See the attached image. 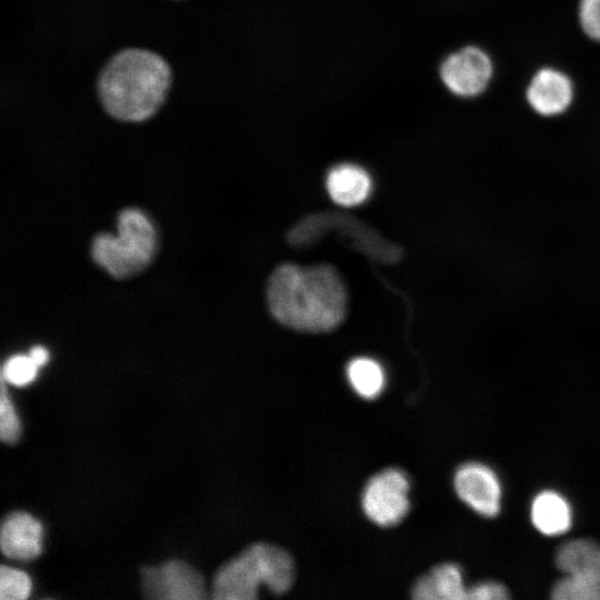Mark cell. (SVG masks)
Masks as SVG:
<instances>
[{
	"label": "cell",
	"instance_id": "cell-1",
	"mask_svg": "<svg viewBox=\"0 0 600 600\" xmlns=\"http://www.w3.org/2000/svg\"><path fill=\"white\" fill-rule=\"evenodd\" d=\"M267 292L273 317L296 330L330 331L347 313L346 287L336 269L328 264L280 266L271 274Z\"/></svg>",
	"mask_w": 600,
	"mask_h": 600
},
{
	"label": "cell",
	"instance_id": "cell-2",
	"mask_svg": "<svg viewBox=\"0 0 600 600\" xmlns=\"http://www.w3.org/2000/svg\"><path fill=\"white\" fill-rule=\"evenodd\" d=\"M171 80V68L159 53L142 48L121 49L99 71L98 99L111 118L142 122L160 110Z\"/></svg>",
	"mask_w": 600,
	"mask_h": 600
},
{
	"label": "cell",
	"instance_id": "cell-3",
	"mask_svg": "<svg viewBox=\"0 0 600 600\" xmlns=\"http://www.w3.org/2000/svg\"><path fill=\"white\" fill-rule=\"evenodd\" d=\"M294 562L283 548L257 542L223 563L212 581L211 597L252 600L263 586L273 594L286 593L294 581Z\"/></svg>",
	"mask_w": 600,
	"mask_h": 600
},
{
	"label": "cell",
	"instance_id": "cell-4",
	"mask_svg": "<svg viewBox=\"0 0 600 600\" xmlns=\"http://www.w3.org/2000/svg\"><path fill=\"white\" fill-rule=\"evenodd\" d=\"M118 233H99L91 246L93 261L111 277L123 279L142 271L157 251V231L138 208L123 209L117 220Z\"/></svg>",
	"mask_w": 600,
	"mask_h": 600
},
{
	"label": "cell",
	"instance_id": "cell-5",
	"mask_svg": "<svg viewBox=\"0 0 600 600\" xmlns=\"http://www.w3.org/2000/svg\"><path fill=\"white\" fill-rule=\"evenodd\" d=\"M556 566L564 576L551 590L556 600H600V544L572 539L556 553Z\"/></svg>",
	"mask_w": 600,
	"mask_h": 600
},
{
	"label": "cell",
	"instance_id": "cell-6",
	"mask_svg": "<svg viewBox=\"0 0 600 600\" xmlns=\"http://www.w3.org/2000/svg\"><path fill=\"white\" fill-rule=\"evenodd\" d=\"M410 481L399 468H387L366 483L361 504L369 520L380 527L398 524L410 509Z\"/></svg>",
	"mask_w": 600,
	"mask_h": 600
},
{
	"label": "cell",
	"instance_id": "cell-7",
	"mask_svg": "<svg viewBox=\"0 0 600 600\" xmlns=\"http://www.w3.org/2000/svg\"><path fill=\"white\" fill-rule=\"evenodd\" d=\"M144 596L161 600H200L207 597L204 579L189 563L170 560L141 570Z\"/></svg>",
	"mask_w": 600,
	"mask_h": 600
},
{
	"label": "cell",
	"instance_id": "cell-8",
	"mask_svg": "<svg viewBox=\"0 0 600 600\" xmlns=\"http://www.w3.org/2000/svg\"><path fill=\"white\" fill-rule=\"evenodd\" d=\"M492 63L488 54L479 48H462L448 56L440 67V78L444 86L460 97L480 94L489 84Z\"/></svg>",
	"mask_w": 600,
	"mask_h": 600
},
{
	"label": "cell",
	"instance_id": "cell-9",
	"mask_svg": "<svg viewBox=\"0 0 600 600\" xmlns=\"http://www.w3.org/2000/svg\"><path fill=\"white\" fill-rule=\"evenodd\" d=\"M453 486L458 497L470 509L486 518L496 517L501 507V483L487 464L470 461L454 472Z\"/></svg>",
	"mask_w": 600,
	"mask_h": 600
},
{
	"label": "cell",
	"instance_id": "cell-10",
	"mask_svg": "<svg viewBox=\"0 0 600 600\" xmlns=\"http://www.w3.org/2000/svg\"><path fill=\"white\" fill-rule=\"evenodd\" d=\"M42 537L43 528L38 519L28 512L14 511L2 522L1 550L10 559L30 561L42 551Z\"/></svg>",
	"mask_w": 600,
	"mask_h": 600
},
{
	"label": "cell",
	"instance_id": "cell-11",
	"mask_svg": "<svg viewBox=\"0 0 600 600\" xmlns=\"http://www.w3.org/2000/svg\"><path fill=\"white\" fill-rule=\"evenodd\" d=\"M572 97L573 88L570 79L551 68L539 70L527 89L529 104L534 111L547 117L566 111Z\"/></svg>",
	"mask_w": 600,
	"mask_h": 600
},
{
	"label": "cell",
	"instance_id": "cell-12",
	"mask_svg": "<svg viewBox=\"0 0 600 600\" xmlns=\"http://www.w3.org/2000/svg\"><path fill=\"white\" fill-rule=\"evenodd\" d=\"M468 589L460 566L444 562L420 577L411 593L418 600H466Z\"/></svg>",
	"mask_w": 600,
	"mask_h": 600
},
{
	"label": "cell",
	"instance_id": "cell-13",
	"mask_svg": "<svg viewBox=\"0 0 600 600\" xmlns=\"http://www.w3.org/2000/svg\"><path fill=\"white\" fill-rule=\"evenodd\" d=\"M530 517L534 528L542 534L559 536L570 529L572 509L561 493L543 490L533 498Z\"/></svg>",
	"mask_w": 600,
	"mask_h": 600
},
{
	"label": "cell",
	"instance_id": "cell-14",
	"mask_svg": "<svg viewBox=\"0 0 600 600\" xmlns=\"http://www.w3.org/2000/svg\"><path fill=\"white\" fill-rule=\"evenodd\" d=\"M327 189L336 203L352 207L368 198L371 191V179L361 167L342 163L328 173Z\"/></svg>",
	"mask_w": 600,
	"mask_h": 600
},
{
	"label": "cell",
	"instance_id": "cell-15",
	"mask_svg": "<svg viewBox=\"0 0 600 600\" xmlns=\"http://www.w3.org/2000/svg\"><path fill=\"white\" fill-rule=\"evenodd\" d=\"M347 377L354 392L364 399H374L383 390L386 376L383 368L373 359L361 357L351 360Z\"/></svg>",
	"mask_w": 600,
	"mask_h": 600
},
{
	"label": "cell",
	"instance_id": "cell-16",
	"mask_svg": "<svg viewBox=\"0 0 600 600\" xmlns=\"http://www.w3.org/2000/svg\"><path fill=\"white\" fill-rule=\"evenodd\" d=\"M32 582L30 577L19 569L7 566L0 568V599L24 600L30 596Z\"/></svg>",
	"mask_w": 600,
	"mask_h": 600
},
{
	"label": "cell",
	"instance_id": "cell-17",
	"mask_svg": "<svg viewBox=\"0 0 600 600\" xmlns=\"http://www.w3.org/2000/svg\"><path fill=\"white\" fill-rule=\"evenodd\" d=\"M38 369V364L29 354H14L3 363L1 379L10 384L23 387L36 379Z\"/></svg>",
	"mask_w": 600,
	"mask_h": 600
},
{
	"label": "cell",
	"instance_id": "cell-18",
	"mask_svg": "<svg viewBox=\"0 0 600 600\" xmlns=\"http://www.w3.org/2000/svg\"><path fill=\"white\" fill-rule=\"evenodd\" d=\"M21 434V422L9 396L6 381L1 379L0 392V437L7 444L16 443Z\"/></svg>",
	"mask_w": 600,
	"mask_h": 600
},
{
	"label": "cell",
	"instance_id": "cell-19",
	"mask_svg": "<svg viewBox=\"0 0 600 600\" xmlns=\"http://www.w3.org/2000/svg\"><path fill=\"white\" fill-rule=\"evenodd\" d=\"M579 20L586 34L600 42V0H580Z\"/></svg>",
	"mask_w": 600,
	"mask_h": 600
},
{
	"label": "cell",
	"instance_id": "cell-20",
	"mask_svg": "<svg viewBox=\"0 0 600 600\" xmlns=\"http://www.w3.org/2000/svg\"><path fill=\"white\" fill-rule=\"evenodd\" d=\"M509 598L508 589L500 582L481 581L468 589V599L471 600H503Z\"/></svg>",
	"mask_w": 600,
	"mask_h": 600
},
{
	"label": "cell",
	"instance_id": "cell-21",
	"mask_svg": "<svg viewBox=\"0 0 600 600\" xmlns=\"http://www.w3.org/2000/svg\"><path fill=\"white\" fill-rule=\"evenodd\" d=\"M29 356L38 364L39 368L47 364V362L49 361V351L42 346L32 347L29 351Z\"/></svg>",
	"mask_w": 600,
	"mask_h": 600
}]
</instances>
